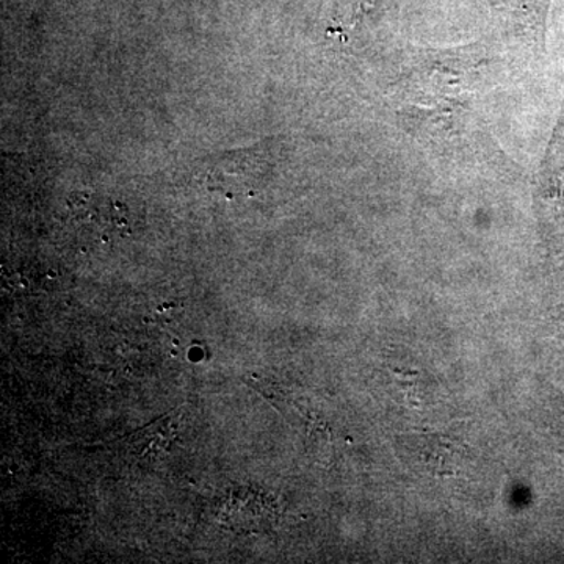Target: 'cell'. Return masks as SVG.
Wrapping results in <instances>:
<instances>
[{"label":"cell","mask_w":564,"mask_h":564,"mask_svg":"<svg viewBox=\"0 0 564 564\" xmlns=\"http://www.w3.org/2000/svg\"><path fill=\"white\" fill-rule=\"evenodd\" d=\"M218 518L236 532H263L273 527L276 505L270 494L256 488L234 489L220 508Z\"/></svg>","instance_id":"obj_2"},{"label":"cell","mask_w":564,"mask_h":564,"mask_svg":"<svg viewBox=\"0 0 564 564\" xmlns=\"http://www.w3.org/2000/svg\"><path fill=\"white\" fill-rule=\"evenodd\" d=\"M399 444L411 466L436 478L459 477L470 459L469 445L455 433L408 434Z\"/></svg>","instance_id":"obj_1"},{"label":"cell","mask_w":564,"mask_h":564,"mask_svg":"<svg viewBox=\"0 0 564 564\" xmlns=\"http://www.w3.org/2000/svg\"><path fill=\"white\" fill-rule=\"evenodd\" d=\"M549 434L556 451L564 455V392H552L549 399Z\"/></svg>","instance_id":"obj_4"},{"label":"cell","mask_w":564,"mask_h":564,"mask_svg":"<svg viewBox=\"0 0 564 564\" xmlns=\"http://www.w3.org/2000/svg\"><path fill=\"white\" fill-rule=\"evenodd\" d=\"M184 421V411L180 410L172 415L152 423L148 429L141 430L135 436L129 437L128 448L133 456L151 458L163 451H169L174 443Z\"/></svg>","instance_id":"obj_3"}]
</instances>
